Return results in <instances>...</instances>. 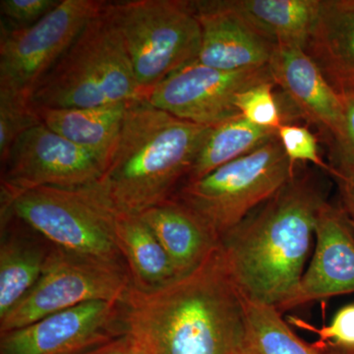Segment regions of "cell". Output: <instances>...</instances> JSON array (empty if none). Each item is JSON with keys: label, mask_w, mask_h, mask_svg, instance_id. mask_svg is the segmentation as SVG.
<instances>
[{"label": "cell", "mask_w": 354, "mask_h": 354, "mask_svg": "<svg viewBox=\"0 0 354 354\" xmlns=\"http://www.w3.org/2000/svg\"><path fill=\"white\" fill-rule=\"evenodd\" d=\"M344 101V121L341 133L335 140L337 167L333 174L337 179L354 176V91L341 92Z\"/></svg>", "instance_id": "27"}, {"label": "cell", "mask_w": 354, "mask_h": 354, "mask_svg": "<svg viewBox=\"0 0 354 354\" xmlns=\"http://www.w3.org/2000/svg\"><path fill=\"white\" fill-rule=\"evenodd\" d=\"M274 85L272 81H266L247 88L236 95L235 106L249 122L278 131L283 120L272 93Z\"/></svg>", "instance_id": "25"}, {"label": "cell", "mask_w": 354, "mask_h": 354, "mask_svg": "<svg viewBox=\"0 0 354 354\" xmlns=\"http://www.w3.org/2000/svg\"><path fill=\"white\" fill-rule=\"evenodd\" d=\"M193 6L201 27L197 62L223 71L269 65L276 44L247 24L227 0H193Z\"/></svg>", "instance_id": "13"}, {"label": "cell", "mask_w": 354, "mask_h": 354, "mask_svg": "<svg viewBox=\"0 0 354 354\" xmlns=\"http://www.w3.org/2000/svg\"><path fill=\"white\" fill-rule=\"evenodd\" d=\"M108 3L35 88L32 106L97 108L141 97L127 46Z\"/></svg>", "instance_id": "4"}, {"label": "cell", "mask_w": 354, "mask_h": 354, "mask_svg": "<svg viewBox=\"0 0 354 354\" xmlns=\"http://www.w3.org/2000/svg\"><path fill=\"white\" fill-rule=\"evenodd\" d=\"M62 0H1V24L9 28H27L43 19Z\"/></svg>", "instance_id": "28"}, {"label": "cell", "mask_w": 354, "mask_h": 354, "mask_svg": "<svg viewBox=\"0 0 354 354\" xmlns=\"http://www.w3.org/2000/svg\"><path fill=\"white\" fill-rule=\"evenodd\" d=\"M131 286V277L123 265L53 249L34 288L0 318V334L88 302L123 304Z\"/></svg>", "instance_id": "8"}, {"label": "cell", "mask_w": 354, "mask_h": 354, "mask_svg": "<svg viewBox=\"0 0 354 354\" xmlns=\"http://www.w3.org/2000/svg\"><path fill=\"white\" fill-rule=\"evenodd\" d=\"M277 137L278 131L257 127L241 115L218 123L211 127L188 180L248 155Z\"/></svg>", "instance_id": "21"}, {"label": "cell", "mask_w": 354, "mask_h": 354, "mask_svg": "<svg viewBox=\"0 0 354 354\" xmlns=\"http://www.w3.org/2000/svg\"><path fill=\"white\" fill-rule=\"evenodd\" d=\"M115 235L135 288L153 290L177 279L164 247L141 216L118 213Z\"/></svg>", "instance_id": "20"}, {"label": "cell", "mask_w": 354, "mask_h": 354, "mask_svg": "<svg viewBox=\"0 0 354 354\" xmlns=\"http://www.w3.org/2000/svg\"><path fill=\"white\" fill-rule=\"evenodd\" d=\"M272 81L269 66L223 71L195 62L165 78L140 99L179 120L215 127L241 115L235 106L239 93Z\"/></svg>", "instance_id": "11"}, {"label": "cell", "mask_w": 354, "mask_h": 354, "mask_svg": "<svg viewBox=\"0 0 354 354\" xmlns=\"http://www.w3.org/2000/svg\"><path fill=\"white\" fill-rule=\"evenodd\" d=\"M316 333L324 346L330 344L335 349L354 351V304L339 309L332 322Z\"/></svg>", "instance_id": "29"}, {"label": "cell", "mask_w": 354, "mask_h": 354, "mask_svg": "<svg viewBox=\"0 0 354 354\" xmlns=\"http://www.w3.org/2000/svg\"><path fill=\"white\" fill-rule=\"evenodd\" d=\"M228 6L274 44L306 48L322 0H227Z\"/></svg>", "instance_id": "19"}, {"label": "cell", "mask_w": 354, "mask_h": 354, "mask_svg": "<svg viewBox=\"0 0 354 354\" xmlns=\"http://www.w3.org/2000/svg\"><path fill=\"white\" fill-rule=\"evenodd\" d=\"M139 216L164 247L176 278L194 271L220 246L204 221L174 197Z\"/></svg>", "instance_id": "16"}, {"label": "cell", "mask_w": 354, "mask_h": 354, "mask_svg": "<svg viewBox=\"0 0 354 354\" xmlns=\"http://www.w3.org/2000/svg\"><path fill=\"white\" fill-rule=\"evenodd\" d=\"M315 243L295 307L354 292V232L349 216L328 202L317 220Z\"/></svg>", "instance_id": "15"}, {"label": "cell", "mask_w": 354, "mask_h": 354, "mask_svg": "<svg viewBox=\"0 0 354 354\" xmlns=\"http://www.w3.org/2000/svg\"><path fill=\"white\" fill-rule=\"evenodd\" d=\"M129 102L97 108H35L44 125L94 156L104 169Z\"/></svg>", "instance_id": "18"}, {"label": "cell", "mask_w": 354, "mask_h": 354, "mask_svg": "<svg viewBox=\"0 0 354 354\" xmlns=\"http://www.w3.org/2000/svg\"><path fill=\"white\" fill-rule=\"evenodd\" d=\"M326 203L316 181L295 176L221 239L228 272L246 299L281 312L295 308Z\"/></svg>", "instance_id": "2"}, {"label": "cell", "mask_w": 354, "mask_h": 354, "mask_svg": "<svg viewBox=\"0 0 354 354\" xmlns=\"http://www.w3.org/2000/svg\"><path fill=\"white\" fill-rule=\"evenodd\" d=\"M242 354H328L300 339L269 305L246 299V330Z\"/></svg>", "instance_id": "23"}, {"label": "cell", "mask_w": 354, "mask_h": 354, "mask_svg": "<svg viewBox=\"0 0 354 354\" xmlns=\"http://www.w3.org/2000/svg\"><path fill=\"white\" fill-rule=\"evenodd\" d=\"M346 207L354 218V176L339 179Z\"/></svg>", "instance_id": "30"}, {"label": "cell", "mask_w": 354, "mask_h": 354, "mask_svg": "<svg viewBox=\"0 0 354 354\" xmlns=\"http://www.w3.org/2000/svg\"><path fill=\"white\" fill-rule=\"evenodd\" d=\"M278 138L293 165L297 162H311L333 174L332 167L326 165L319 155L315 136L306 127L283 123L279 128Z\"/></svg>", "instance_id": "26"}, {"label": "cell", "mask_w": 354, "mask_h": 354, "mask_svg": "<svg viewBox=\"0 0 354 354\" xmlns=\"http://www.w3.org/2000/svg\"><path fill=\"white\" fill-rule=\"evenodd\" d=\"M123 335L122 302L92 301L1 334L0 354H77Z\"/></svg>", "instance_id": "12"}, {"label": "cell", "mask_w": 354, "mask_h": 354, "mask_svg": "<svg viewBox=\"0 0 354 354\" xmlns=\"http://www.w3.org/2000/svg\"><path fill=\"white\" fill-rule=\"evenodd\" d=\"M268 66L272 82L298 111L335 141L344 121V101L315 60L300 46L276 44Z\"/></svg>", "instance_id": "14"}, {"label": "cell", "mask_w": 354, "mask_h": 354, "mask_svg": "<svg viewBox=\"0 0 354 354\" xmlns=\"http://www.w3.org/2000/svg\"><path fill=\"white\" fill-rule=\"evenodd\" d=\"M102 172L94 156L41 123L18 137L1 160V202L44 186L91 185Z\"/></svg>", "instance_id": "10"}, {"label": "cell", "mask_w": 354, "mask_h": 354, "mask_svg": "<svg viewBox=\"0 0 354 354\" xmlns=\"http://www.w3.org/2000/svg\"><path fill=\"white\" fill-rule=\"evenodd\" d=\"M137 349H138V348H137ZM137 354H141V353H140V351H138V353H137Z\"/></svg>", "instance_id": "35"}, {"label": "cell", "mask_w": 354, "mask_h": 354, "mask_svg": "<svg viewBox=\"0 0 354 354\" xmlns=\"http://www.w3.org/2000/svg\"><path fill=\"white\" fill-rule=\"evenodd\" d=\"M106 344H108V342H106ZM106 344H102V346H97V348L88 349V351H83V353L77 354H104Z\"/></svg>", "instance_id": "31"}, {"label": "cell", "mask_w": 354, "mask_h": 354, "mask_svg": "<svg viewBox=\"0 0 354 354\" xmlns=\"http://www.w3.org/2000/svg\"><path fill=\"white\" fill-rule=\"evenodd\" d=\"M137 83L144 93L196 62L201 27L193 0H127L109 2Z\"/></svg>", "instance_id": "7"}, {"label": "cell", "mask_w": 354, "mask_h": 354, "mask_svg": "<svg viewBox=\"0 0 354 354\" xmlns=\"http://www.w3.org/2000/svg\"><path fill=\"white\" fill-rule=\"evenodd\" d=\"M9 214L67 252L122 265L115 223L118 212L97 183L79 187L44 186L1 202Z\"/></svg>", "instance_id": "5"}, {"label": "cell", "mask_w": 354, "mask_h": 354, "mask_svg": "<svg viewBox=\"0 0 354 354\" xmlns=\"http://www.w3.org/2000/svg\"><path fill=\"white\" fill-rule=\"evenodd\" d=\"M123 324L141 354H242L246 298L220 246L194 271L153 290L131 286Z\"/></svg>", "instance_id": "1"}, {"label": "cell", "mask_w": 354, "mask_h": 354, "mask_svg": "<svg viewBox=\"0 0 354 354\" xmlns=\"http://www.w3.org/2000/svg\"><path fill=\"white\" fill-rule=\"evenodd\" d=\"M48 253L19 237L12 235L2 237L0 318L19 304L36 285L44 271Z\"/></svg>", "instance_id": "22"}, {"label": "cell", "mask_w": 354, "mask_h": 354, "mask_svg": "<svg viewBox=\"0 0 354 354\" xmlns=\"http://www.w3.org/2000/svg\"><path fill=\"white\" fill-rule=\"evenodd\" d=\"M349 223H351V227L353 228L354 232V218H349Z\"/></svg>", "instance_id": "33"}, {"label": "cell", "mask_w": 354, "mask_h": 354, "mask_svg": "<svg viewBox=\"0 0 354 354\" xmlns=\"http://www.w3.org/2000/svg\"><path fill=\"white\" fill-rule=\"evenodd\" d=\"M106 3L102 0H62L30 27L0 25V91L31 101L35 88Z\"/></svg>", "instance_id": "9"}, {"label": "cell", "mask_w": 354, "mask_h": 354, "mask_svg": "<svg viewBox=\"0 0 354 354\" xmlns=\"http://www.w3.org/2000/svg\"><path fill=\"white\" fill-rule=\"evenodd\" d=\"M39 124L41 120L31 101L0 91V160L6 158L18 137Z\"/></svg>", "instance_id": "24"}, {"label": "cell", "mask_w": 354, "mask_h": 354, "mask_svg": "<svg viewBox=\"0 0 354 354\" xmlns=\"http://www.w3.org/2000/svg\"><path fill=\"white\" fill-rule=\"evenodd\" d=\"M332 354H354V351H348V349H334Z\"/></svg>", "instance_id": "32"}, {"label": "cell", "mask_w": 354, "mask_h": 354, "mask_svg": "<svg viewBox=\"0 0 354 354\" xmlns=\"http://www.w3.org/2000/svg\"><path fill=\"white\" fill-rule=\"evenodd\" d=\"M348 90L354 91V87L348 88ZM344 91H346V90H344ZM339 93H341V92H339Z\"/></svg>", "instance_id": "34"}, {"label": "cell", "mask_w": 354, "mask_h": 354, "mask_svg": "<svg viewBox=\"0 0 354 354\" xmlns=\"http://www.w3.org/2000/svg\"><path fill=\"white\" fill-rule=\"evenodd\" d=\"M278 137L200 178L176 196L221 239L295 176Z\"/></svg>", "instance_id": "6"}, {"label": "cell", "mask_w": 354, "mask_h": 354, "mask_svg": "<svg viewBox=\"0 0 354 354\" xmlns=\"http://www.w3.org/2000/svg\"><path fill=\"white\" fill-rule=\"evenodd\" d=\"M211 127L179 120L143 99L130 102L97 187L127 215L169 201L189 176Z\"/></svg>", "instance_id": "3"}, {"label": "cell", "mask_w": 354, "mask_h": 354, "mask_svg": "<svg viewBox=\"0 0 354 354\" xmlns=\"http://www.w3.org/2000/svg\"><path fill=\"white\" fill-rule=\"evenodd\" d=\"M305 50L337 92L354 87V0H322Z\"/></svg>", "instance_id": "17"}]
</instances>
